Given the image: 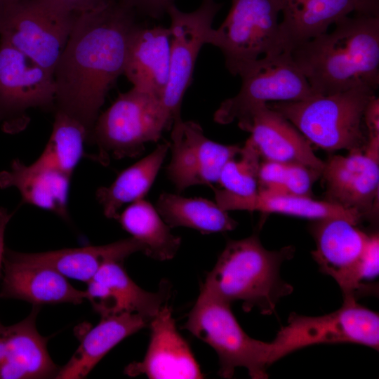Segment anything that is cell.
I'll return each instance as SVG.
<instances>
[{"label":"cell","instance_id":"cell-24","mask_svg":"<svg viewBox=\"0 0 379 379\" xmlns=\"http://www.w3.org/2000/svg\"><path fill=\"white\" fill-rule=\"evenodd\" d=\"M144 245L133 237L102 246L65 248L41 253L10 250L17 259L54 269L67 279L88 283L105 264L123 261L136 252L144 253Z\"/></svg>","mask_w":379,"mask_h":379},{"label":"cell","instance_id":"cell-27","mask_svg":"<svg viewBox=\"0 0 379 379\" xmlns=\"http://www.w3.org/2000/svg\"><path fill=\"white\" fill-rule=\"evenodd\" d=\"M169 149L168 142L159 145L149 155L121 171L109 186L97 190V199L107 218L117 219L121 206L145 198Z\"/></svg>","mask_w":379,"mask_h":379},{"label":"cell","instance_id":"cell-25","mask_svg":"<svg viewBox=\"0 0 379 379\" xmlns=\"http://www.w3.org/2000/svg\"><path fill=\"white\" fill-rule=\"evenodd\" d=\"M217 204L226 211L243 210L275 213L312 219L344 218L357 225L364 217L355 209L345 208L328 201H318L310 197L272 194L258 191L250 196H239L224 190L214 189Z\"/></svg>","mask_w":379,"mask_h":379},{"label":"cell","instance_id":"cell-14","mask_svg":"<svg viewBox=\"0 0 379 379\" xmlns=\"http://www.w3.org/2000/svg\"><path fill=\"white\" fill-rule=\"evenodd\" d=\"M379 140L365 147L335 155L324 162L321 172L326 185V201L355 209L363 216L371 214L378 203Z\"/></svg>","mask_w":379,"mask_h":379},{"label":"cell","instance_id":"cell-10","mask_svg":"<svg viewBox=\"0 0 379 379\" xmlns=\"http://www.w3.org/2000/svg\"><path fill=\"white\" fill-rule=\"evenodd\" d=\"M281 0H232L230 11L207 44L220 50L227 70L238 75L247 64L266 54L283 51L279 15Z\"/></svg>","mask_w":379,"mask_h":379},{"label":"cell","instance_id":"cell-2","mask_svg":"<svg viewBox=\"0 0 379 379\" xmlns=\"http://www.w3.org/2000/svg\"><path fill=\"white\" fill-rule=\"evenodd\" d=\"M300 44L291 55L314 95L379 85V15L354 14Z\"/></svg>","mask_w":379,"mask_h":379},{"label":"cell","instance_id":"cell-5","mask_svg":"<svg viewBox=\"0 0 379 379\" xmlns=\"http://www.w3.org/2000/svg\"><path fill=\"white\" fill-rule=\"evenodd\" d=\"M182 328L214 349L220 377L231 378L237 368L244 367L251 378H268L270 342L249 336L238 323L230 304L201 289Z\"/></svg>","mask_w":379,"mask_h":379},{"label":"cell","instance_id":"cell-32","mask_svg":"<svg viewBox=\"0 0 379 379\" xmlns=\"http://www.w3.org/2000/svg\"><path fill=\"white\" fill-rule=\"evenodd\" d=\"M260 154L249 138L239 152L222 168L218 182L230 193L250 196L258 190Z\"/></svg>","mask_w":379,"mask_h":379},{"label":"cell","instance_id":"cell-30","mask_svg":"<svg viewBox=\"0 0 379 379\" xmlns=\"http://www.w3.org/2000/svg\"><path fill=\"white\" fill-rule=\"evenodd\" d=\"M89 136L81 123L55 109L51 136L39 157L72 176L84 156Z\"/></svg>","mask_w":379,"mask_h":379},{"label":"cell","instance_id":"cell-34","mask_svg":"<svg viewBox=\"0 0 379 379\" xmlns=\"http://www.w3.org/2000/svg\"><path fill=\"white\" fill-rule=\"evenodd\" d=\"M63 8L79 14L92 11L116 0H51Z\"/></svg>","mask_w":379,"mask_h":379},{"label":"cell","instance_id":"cell-4","mask_svg":"<svg viewBox=\"0 0 379 379\" xmlns=\"http://www.w3.org/2000/svg\"><path fill=\"white\" fill-rule=\"evenodd\" d=\"M376 90L358 86L299 101L267 103L289 121L310 142L326 151L364 149L367 135L365 109Z\"/></svg>","mask_w":379,"mask_h":379},{"label":"cell","instance_id":"cell-28","mask_svg":"<svg viewBox=\"0 0 379 379\" xmlns=\"http://www.w3.org/2000/svg\"><path fill=\"white\" fill-rule=\"evenodd\" d=\"M156 208L171 228L185 227L211 234L231 231L237 225L216 202L202 197L187 198L164 192L157 199Z\"/></svg>","mask_w":379,"mask_h":379},{"label":"cell","instance_id":"cell-29","mask_svg":"<svg viewBox=\"0 0 379 379\" xmlns=\"http://www.w3.org/2000/svg\"><path fill=\"white\" fill-rule=\"evenodd\" d=\"M117 219L124 230L144 245V253L152 258L172 259L180 246V237L171 232L157 208L145 199L131 203Z\"/></svg>","mask_w":379,"mask_h":379},{"label":"cell","instance_id":"cell-31","mask_svg":"<svg viewBox=\"0 0 379 379\" xmlns=\"http://www.w3.org/2000/svg\"><path fill=\"white\" fill-rule=\"evenodd\" d=\"M321 173L304 165L266 161L260 163L258 190L267 194L310 197Z\"/></svg>","mask_w":379,"mask_h":379},{"label":"cell","instance_id":"cell-19","mask_svg":"<svg viewBox=\"0 0 379 379\" xmlns=\"http://www.w3.org/2000/svg\"><path fill=\"white\" fill-rule=\"evenodd\" d=\"M0 297L27 301L35 306L60 303L81 304L86 291L75 288L67 278L51 267L15 258L5 248Z\"/></svg>","mask_w":379,"mask_h":379},{"label":"cell","instance_id":"cell-36","mask_svg":"<svg viewBox=\"0 0 379 379\" xmlns=\"http://www.w3.org/2000/svg\"><path fill=\"white\" fill-rule=\"evenodd\" d=\"M20 1V0H0V10L8 6L15 4Z\"/></svg>","mask_w":379,"mask_h":379},{"label":"cell","instance_id":"cell-11","mask_svg":"<svg viewBox=\"0 0 379 379\" xmlns=\"http://www.w3.org/2000/svg\"><path fill=\"white\" fill-rule=\"evenodd\" d=\"M222 4L215 0H201L193 11L184 12L175 4L167 10L171 36L169 77L161 98L172 126L182 121L181 105L192 82L199 51L213 27L214 18Z\"/></svg>","mask_w":379,"mask_h":379},{"label":"cell","instance_id":"cell-21","mask_svg":"<svg viewBox=\"0 0 379 379\" xmlns=\"http://www.w3.org/2000/svg\"><path fill=\"white\" fill-rule=\"evenodd\" d=\"M310 232L316 244L312 252L313 259L320 271L331 276L344 293L371 234L340 218L316 220Z\"/></svg>","mask_w":379,"mask_h":379},{"label":"cell","instance_id":"cell-35","mask_svg":"<svg viewBox=\"0 0 379 379\" xmlns=\"http://www.w3.org/2000/svg\"><path fill=\"white\" fill-rule=\"evenodd\" d=\"M12 217L6 208L0 207V272L2 267L3 258L5 251L4 237L6 227Z\"/></svg>","mask_w":379,"mask_h":379},{"label":"cell","instance_id":"cell-1","mask_svg":"<svg viewBox=\"0 0 379 379\" xmlns=\"http://www.w3.org/2000/svg\"><path fill=\"white\" fill-rule=\"evenodd\" d=\"M135 16L121 0L77 14L55 68V109L81 123L90 136L107 92L124 74Z\"/></svg>","mask_w":379,"mask_h":379},{"label":"cell","instance_id":"cell-6","mask_svg":"<svg viewBox=\"0 0 379 379\" xmlns=\"http://www.w3.org/2000/svg\"><path fill=\"white\" fill-rule=\"evenodd\" d=\"M171 127L161 100L133 87L119 93L98 115L89 140L98 145L100 161L105 162L108 156L121 159L140 154L145 144L157 142Z\"/></svg>","mask_w":379,"mask_h":379},{"label":"cell","instance_id":"cell-9","mask_svg":"<svg viewBox=\"0 0 379 379\" xmlns=\"http://www.w3.org/2000/svg\"><path fill=\"white\" fill-rule=\"evenodd\" d=\"M353 343L378 350L379 315L354 300L321 316L291 313L270 342V366L298 350L317 344Z\"/></svg>","mask_w":379,"mask_h":379},{"label":"cell","instance_id":"cell-18","mask_svg":"<svg viewBox=\"0 0 379 379\" xmlns=\"http://www.w3.org/2000/svg\"><path fill=\"white\" fill-rule=\"evenodd\" d=\"M239 127L251 133L249 138L265 160L298 164L322 172L324 161L316 156L309 141L267 104L255 107Z\"/></svg>","mask_w":379,"mask_h":379},{"label":"cell","instance_id":"cell-7","mask_svg":"<svg viewBox=\"0 0 379 379\" xmlns=\"http://www.w3.org/2000/svg\"><path fill=\"white\" fill-rule=\"evenodd\" d=\"M77 15L51 0H20L0 10V41L53 74Z\"/></svg>","mask_w":379,"mask_h":379},{"label":"cell","instance_id":"cell-20","mask_svg":"<svg viewBox=\"0 0 379 379\" xmlns=\"http://www.w3.org/2000/svg\"><path fill=\"white\" fill-rule=\"evenodd\" d=\"M38 308L22 321L0 322V379L55 378L59 368L47 350V340L36 327Z\"/></svg>","mask_w":379,"mask_h":379},{"label":"cell","instance_id":"cell-17","mask_svg":"<svg viewBox=\"0 0 379 379\" xmlns=\"http://www.w3.org/2000/svg\"><path fill=\"white\" fill-rule=\"evenodd\" d=\"M123 262L104 265L87 284L86 300L101 317L135 313L149 320L166 304L168 291L160 288L148 292L138 286L128 275Z\"/></svg>","mask_w":379,"mask_h":379},{"label":"cell","instance_id":"cell-13","mask_svg":"<svg viewBox=\"0 0 379 379\" xmlns=\"http://www.w3.org/2000/svg\"><path fill=\"white\" fill-rule=\"evenodd\" d=\"M172 155L166 168L168 178L176 191L217 182L225 163L240 151L239 145H223L208 138L201 126L182 121L171 127Z\"/></svg>","mask_w":379,"mask_h":379},{"label":"cell","instance_id":"cell-12","mask_svg":"<svg viewBox=\"0 0 379 379\" xmlns=\"http://www.w3.org/2000/svg\"><path fill=\"white\" fill-rule=\"evenodd\" d=\"M53 74L25 55L0 41V124L17 131L27 124L29 109L55 107Z\"/></svg>","mask_w":379,"mask_h":379},{"label":"cell","instance_id":"cell-23","mask_svg":"<svg viewBox=\"0 0 379 379\" xmlns=\"http://www.w3.org/2000/svg\"><path fill=\"white\" fill-rule=\"evenodd\" d=\"M71 178V175L39 157L29 165L15 159L9 170L0 173V187H15L23 203L68 220Z\"/></svg>","mask_w":379,"mask_h":379},{"label":"cell","instance_id":"cell-15","mask_svg":"<svg viewBox=\"0 0 379 379\" xmlns=\"http://www.w3.org/2000/svg\"><path fill=\"white\" fill-rule=\"evenodd\" d=\"M150 340L144 359L124 369L130 377L145 375L154 379L202 378L200 367L187 341L178 331L171 310L166 303L149 321Z\"/></svg>","mask_w":379,"mask_h":379},{"label":"cell","instance_id":"cell-22","mask_svg":"<svg viewBox=\"0 0 379 379\" xmlns=\"http://www.w3.org/2000/svg\"><path fill=\"white\" fill-rule=\"evenodd\" d=\"M171 44L169 27L138 24L131 34L124 67L133 88L161 101L168 81Z\"/></svg>","mask_w":379,"mask_h":379},{"label":"cell","instance_id":"cell-3","mask_svg":"<svg viewBox=\"0 0 379 379\" xmlns=\"http://www.w3.org/2000/svg\"><path fill=\"white\" fill-rule=\"evenodd\" d=\"M294 251L291 246L267 250L257 234L230 240L201 289L229 304L241 301L246 312L256 307L270 315L280 299L293 292V286L281 279L280 270Z\"/></svg>","mask_w":379,"mask_h":379},{"label":"cell","instance_id":"cell-8","mask_svg":"<svg viewBox=\"0 0 379 379\" xmlns=\"http://www.w3.org/2000/svg\"><path fill=\"white\" fill-rule=\"evenodd\" d=\"M238 93L225 100L213 115L220 124H242L257 107L272 102L299 101L314 95L291 52L266 54L247 64L239 72Z\"/></svg>","mask_w":379,"mask_h":379},{"label":"cell","instance_id":"cell-26","mask_svg":"<svg viewBox=\"0 0 379 379\" xmlns=\"http://www.w3.org/2000/svg\"><path fill=\"white\" fill-rule=\"evenodd\" d=\"M150 320L135 313L102 317L81 339L79 346L67 363L59 368L55 378L81 379L124 338L145 327Z\"/></svg>","mask_w":379,"mask_h":379},{"label":"cell","instance_id":"cell-16","mask_svg":"<svg viewBox=\"0 0 379 379\" xmlns=\"http://www.w3.org/2000/svg\"><path fill=\"white\" fill-rule=\"evenodd\" d=\"M279 22L282 51L296 46L324 32L350 14L379 15V0H281Z\"/></svg>","mask_w":379,"mask_h":379},{"label":"cell","instance_id":"cell-33","mask_svg":"<svg viewBox=\"0 0 379 379\" xmlns=\"http://www.w3.org/2000/svg\"><path fill=\"white\" fill-rule=\"evenodd\" d=\"M131 8L136 14H141L153 19H159L166 14L175 0H121Z\"/></svg>","mask_w":379,"mask_h":379}]
</instances>
